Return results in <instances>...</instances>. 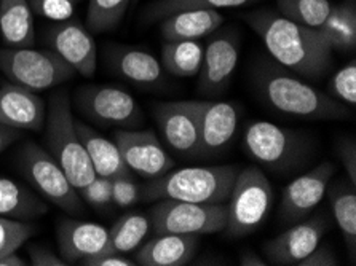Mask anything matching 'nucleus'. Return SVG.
<instances>
[{
  "mask_svg": "<svg viewBox=\"0 0 356 266\" xmlns=\"http://www.w3.org/2000/svg\"><path fill=\"white\" fill-rule=\"evenodd\" d=\"M280 66L305 78H320L332 66V48L318 29L302 26L268 8L243 16Z\"/></svg>",
  "mask_w": 356,
  "mask_h": 266,
  "instance_id": "f257e3e1",
  "label": "nucleus"
},
{
  "mask_svg": "<svg viewBox=\"0 0 356 266\" xmlns=\"http://www.w3.org/2000/svg\"><path fill=\"white\" fill-rule=\"evenodd\" d=\"M254 83L262 99L280 113L309 120H342L350 115L347 106L278 63L259 64L254 69Z\"/></svg>",
  "mask_w": 356,
  "mask_h": 266,
  "instance_id": "f03ea898",
  "label": "nucleus"
},
{
  "mask_svg": "<svg viewBox=\"0 0 356 266\" xmlns=\"http://www.w3.org/2000/svg\"><path fill=\"white\" fill-rule=\"evenodd\" d=\"M238 171V167L230 165L170 169L163 176L152 178V182L141 190V198L147 201L176 199L187 203L225 204Z\"/></svg>",
  "mask_w": 356,
  "mask_h": 266,
  "instance_id": "7ed1b4c3",
  "label": "nucleus"
},
{
  "mask_svg": "<svg viewBox=\"0 0 356 266\" xmlns=\"http://www.w3.org/2000/svg\"><path fill=\"white\" fill-rule=\"evenodd\" d=\"M45 124L48 153L55 158L72 185L80 192L93 181L96 172L79 138L71 99L64 90H59L51 96L47 108Z\"/></svg>",
  "mask_w": 356,
  "mask_h": 266,
  "instance_id": "20e7f679",
  "label": "nucleus"
},
{
  "mask_svg": "<svg viewBox=\"0 0 356 266\" xmlns=\"http://www.w3.org/2000/svg\"><path fill=\"white\" fill-rule=\"evenodd\" d=\"M243 149L252 160L273 172H288L302 166L312 153L305 134L270 122H251L243 134Z\"/></svg>",
  "mask_w": 356,
  "mask_h": 266,
  "instance_id": "39448f33",
  "label": "nucleus"
},
{
  "mask_svg": "<svg viewBox=\"0 0 356 266\" xmlns=\"http://www.w3.org/2000/svg\"><path fill=\"white\" fill-rule=\"evenodd\" d=\"M273 203L272 183L261 169L251 166L238 171L229 197L225 236L240 240L254 233L267 219Z\"/></svg>",
  "mask_w": 356,
  "mask_h": 266,
  "instance_id": "423d86ee",
  "label": "nucleus"
},
{
  "mask_svg": "<svg viewBox=\"0 0 356 266\" xmlns=\"http://www.w3.org/2000/svg\"><path fill=\"white\" fill-rule=\"evenodd\" d=\"M0 70L13 83L35 93L61 85L75 75V70L55 51L32 47L0 50Z\"/></svg>",
  "mask_w": 356,
  "mask_h": 266,
  "instance_id": "0eeeda50",
  "label": "nucleus"
},
{
  "mask_svg": "<svg viewBox=\"0 0 356 266\" xmlns=\"http://www.w3.org/2000/svg\"><path fill=\"white\" fill-rule=\"evenodd\" d=\"M149 220L155 235H211L224 231L227 224V206L159 199L149 210Z\"/></svg>",
  "mask_w": 356,
  "mask_h": 266,
  "instance_id": "6e6552de",
  "label": "nucleus"
},
{
  "mask_svg": "<svg viewBox=\"0 0 356 266\" xmlns=\"http://www.w3.org/2000/svg\"><path fill=\"white\" fill-rule=\"evenodd\" d=\"M19 167L31 185L43 198L58 206L64 213H82L83 203L79 198L77 188L72 185L48 150L34 142H28L19 151Z\"/></svg>",
  "mask_w": 356,
  "mask_h": 266,
  "instance_id": "1a4fd4ad",
  "label": "nucleus"
},
{
  "mask_svg": "<svg viewBox=\"0 0 356 266\" xmlns=\"http://www.w3.org/2000/svg\"><path fill=\"white\" fill-rule=\"evenodd\" d=\"M75 101L90 120L122 129H134L144 122L141 107L128 91L112 85H91L79 90Z\"/></svg>",
  "mask_w": 356,
  "mask_h": 266,
  "instance_id": "9d476101",
  "label": "nucleus"
},
{
  "mask_svg": "<svg viewBox=\"0 0 356 266\" xmlns=\"http://www.w3.org/2000/svg\"><path fill=\"white\" fill-rule=\"evenodd\" d=\"M240 58V37L235 31H220L203 47L198 72V93L204 97L227 91Z\"/></svg>",
  "mask_w": 356,
  "mask_h": 266,
  "instance_id": "9b49d317",
  "label": "nucleus"
},
{
  "mask_svg": "<svg viewBox=\"0 0 356 266\" xmlns=\"http://www.w3.org/2000/svg\"><path fill=\"white\" fill-rule=\"evenodd\" d=\"M129 171L147 178H157L175 167V160L163 149L154 131L118 129L115 140Z\"/></svg>",
  "mask_w": 356,
  "mask_h": 266,
  "instance_id": "f8f14e48",
  "label": "nucleus"
},
{
  "mask_svg": "<svg viewBox=\"0 0 356 266\" xmlns=\"http://www.w3.org/2000/svg\"><path fill=\"white\" fill-rule=\"evenodd\" d=\"M50 50L55 51L75 74L93 77L98 67V47L90 29L79 19H66L53 26L47 34Z\"/></svg>",
  "mask_w": 356,
  "mask_h": 266,
  "instance_id": "ddd939ff",
  "label": "nucleus"
},
{
  "mask_svg": "<svg viewBox=\"0 0 356 266\" xmlns=\"http://www.w3.org/2000/svg\"><path fill=\"white\" fill-rule=\"evenodd\" d=\"M200 101H171L154 106L155 120L171 149L197 156Z\"/></svg>",
  "mask_w": 356,
  "mask_h": 266,
  "instance_id": "4468645a",
  "label": "nucleus"
},
{
  "mask_svg": "<svg viewBox=\"0 0 356 266\" xmlns=\"http://www.w3.org/2000/svg\"><path fill=\"white\" fill-rule=\"evenodd\" d=\"M332 163L325 161L307 174L294 178L284 190L282 203V219L286 224H298L314 210L327 192L334 176Z\"/></svg>",
  "mask_w": 356,
  "mask_h": 266,
  "instance_id": "2eb2a0df",
  "label": "nucleus"
},
{
  "mask_svg": "<svg viewBox=\"0 0 356 266\" xmlns=\"http://www.w3.org/2000/svg\"><path fill=\"white\" fill-rule=\"evenodd\" d=\"M327 228L329 220L325 215H316L302 224H296L264 246L267 262L272 265L298 266L302 258H305L318 244H321Z\"/></svg>",
  "mask_w": 356,
  "mask_h": 266,
  "instance_id": "dca6fc26",
  "label": "nucleus"
},
{
  "mask_svg": "<svg viewBox=\"0 0 356 266\" xmlns=\"http://www.w3.org/2000/svg\"><path fill=\"white\" fill-rule=\"evenodd\" d=\"M238 126V108L232 102L200 101L198 149L195 158L218 155L227 145Z\"/></svg>",
  "mask_w": 356,
  "mask_h": 266,
  "instance_id": "f3484780",
  "label": "nucleus"
},
{
  "mask_svg": "<svg viewBox=\"0 0 356 266\" xmlns=\"http://www.w3.org/2000/svg\"><path fill=\"white\" fill-rule=\"evenodd\" d=\"M56 236L59 257L67 265H72L104 252L109 230L95 222L63 219L58 225Z\"/></svg>",
  "mask_w": 356,
  "mask_h": 266,
  "instance_id": "a211bd4d",
  "label": "nucleus"
},
{
  "mask_svg": "<svg viewBox=\"0 0 356 266\" xmlns=\"http://www.w3.org/2000/svg\"><path fill=\"white\" fill-rule=\"evenodd\" d=\"M47 107L42 97L16 83L0 88V124L29 131H40L45 126Z\"/></svg>",
  "mask_w": 356,
  "mask_h": 266,
  "instance_id": "6ab92c4d",
  "label": "nucleus"
},
{
  "mask_svg": "<svg viewBox=\"0 0 356 266\" xmlns=\"http://www.w3.org/2000/svg\"><path fill=\"white\" fill-rule=\"evenodd\" d=\"M107 63L118 77L138 86H159L165 80V70L159 59L141 48L111 47L107 51Z\"/></svg>",
  "mask_w": 356,
  "mask_h": 266,
  "instance_id": "aec40b11",
  "label": "nucleus"
},
{
  "mask_svg": "<svg viewBox=\"0 0 356 266\" xmlns=\"http://www.w3.org/2000/svg\"><path fill=\"white\" fill-rule=\"evenodd\" d=\"M197 247V235L160 233L139 249L136 262L143 266H184L193 258Z\"/></svg>",
  "mask_w": 356,
  "mask_h": 266,
  "instance_id": "412c9836",
  "label": "nucleus"
},
{
  "mask_svg": "<svg viewBox=\"0 0 356 266\" xmlns=\"http://www.w3.org/2000/svg\"><path fill=\"white\" fill-rule=\"evenodd\" d=\"M224 23V16L213 8L181 10L161 19L160 31L166 42L198 40L213 35Z\"/></svg>",
  "mask_w": 356,
  "mask_h": 266,
  "instance_id": "4be33fe9",
  "label": "nucleus"
},
{
  "mask_svg": "<svg viewBox=\"0 0 356 266\" xmlns=\"http://www.w3.org/2000/svg\"><path fill=\"white\" fill-rule=\"evenodd\" d=\"M75 128H77L79 138L82 140L96 176L115 178L129 174V169L125 161H123L115 142L106 139L104 135L96 133L93 128H90L88 124L82 122L75 120Z\"/></svg>",
  "mask_w": 356,
  "mask_h": 266,
  "instance_id": "5701e85b",
  "label": "nucleus"
},
{
  "mask_svg": "<svg viewBox=\"0 0 356 266\" xmlns=\"http://www.w3.org/2000/svg\"><path fill=\"white\" fill-rule=\"evenodd\" d=\"M0 37L10 48L34 47V13L28 0H0Z\"/></svg>",
  "mask_w": 356,
  "mask_h": 266,
  "instance_id": "b1692460",
  "label": "nucleus"
},
{
  "mask_svg": "<svg viewBox=\"0 0 356 266\" xmlns=\"http://www.w3.org/2000/svg\"><path fill=\"white\" fill-rule=\"evenodd\" d=\"M47 210L48 206L28 187L0 177V217L28 220L43 215Z\"/></svg>",
  "mask_w": 356,
  "mask_h": 266,
  "instance_id": "393cba45",
  "label": "nucleus"
},
{
  "mask_svg": "<svg viewBox=\"0 0 356 266\" xmlns=\"http://www.w3.org/2000/svg\"><path fill=\"white\" fill-rule=\"evenodd\" d=\"M318 32L325 37L332 50H355L356 47V8L353 0H345L331 7L327 18Z\"/></svg>",
  "mask_w": 356,
  "mask_h": 266,
  "instance_id": "a878e982",
  "label": "nucleus"
},
{
  "mask_svg": "<svg viewBox=\"0 0 356 266\" xmlns=\"http://www.w3.org/2000/svg\"><path fill=\"white\" fill-rule=\"evenodd\" d=\"M202 61L203 45L198 40H171L161 48V67L175 77H195Z\"/></svg>",
  "mask_w": 356,
  "mask_h": 266,
  "instance_id": "bb28decb",
  "label": "nucleus"
},
{
  "mask_svg": "<svg viewBox=\"0 0 356 266\" xmlns=\"http://www.w3.org/2000/svg\"><path fill=\"white\" fill-rule=\"evenodd\" d=\"M150 228V220L147 215L141 213H129L122 215L109 230V240L104 252L129 253L141 246V242L147 236Z\"/></svg>",
  "mask_w": 356,
  "mask_h": 266,
  "instance_id": "cd10ccee",
  "label": "nucleus"
},
{
  "mask_svg": "<svg viewBox=\"0 0 356 266\" xmlns=\"http://www.w3.org/2000/svg\"><path fill=\"white\" fill-rule=\"evenodd\" d=\"M331 199V208L334 219L337 222V226L341 228L345 244H347L352 258L355 260L356 249V194L355 187L345 188L339 185L336 190L329 193Z\"/></svg>",
  "mask_w": 356,
  "mask_h": 266,
  "instance_id": "c85d7f7f",
  "label": "nucleus"
},
{
  "mask_svg": "<svg viewBox=\"0 0 356 266\" xmlns=\"http://www.w3.org/2000/svg\"><path fill=\"white\" fill-rule=\"evenodd\" d=\"M257 0H155L149 3L143 13V19L147 23L161 21L166 16H170L181 10L188 8H236L243 5H250Z\"/></svg>",
  "mask_w": 356,
  "mask_h": 266,
  "instance_id": "c756f323",
  "label": "nucleus"
},
{
  "mask_svg": "<svg viewBox=\"0 0 356 266\" xmlns=\"http://www.w3.org/2000/svg\"><path fill=\"white\" fill-rule=\"evenodd\" d=\"M329 0H277V12L302 26L318 29L331 12Z\"/></svg>",
  "mask_w": 356,
  "mask_h": 266,
  "instance_id": "7c9ffc66",
  "label": "nucleus"
},
{
  "mask_svg": "<svg viewBox=\"0 0 356 266\" xmlns=\"http://www.w3.org/2000/svg\"><path fill=\"white\" fill-rule=\"evenodd\" d=\"M131 0H90L86 27L93 34L109 32L122 23Z\"/></svg>",
  "mask_w": 356,
  "mask_h": 266,
  "instance_id": "2f4dec72",
  "label": "nucleus"
},
{
  "mask_svg": "<svg viewBox=\"0 0 356 266\" xmlns=\"http://www.w3.org/2000/svg\"><path fill=\"white\" fill-rule=\"evenodd\" d=\"M35 233V226L19 219L0 217V258L16 252Z\"/></svg>",
  "mask_w": 356,
  "mask_h": 266,
  "instance_id": "473e14b6",
  "label": "nucleus"
},
{
  "mask_svg": "<svg viewBox=\"0 0 356 266\" xmlns=\"http://www.w3.org/2000/svg\"><path fill=\"white\" fill-rule=\"evenodd\" d=\"M329 96L337 99L342 104H356V63L350 61L347 66L339 69L332 75L327 85Z\"/></svg>",
  "mask_w": 356,
  "mask_h": 266,
  "instance_id": "72a5a7b5",
  "label": "nucleus"
},
{
  "mask_svg": "<svg viewBox=\"0 0 356 266\" xmlns=\"http://www.w3.org/2000/svg\"><path fill=\"white\" fill-rule=\"evenodd\" d=\"M34 15L50 21L71 19L80 0H28Z\"/></svg>",
  "mask_w": 356,
  "mask_h": 266,
  "instance_id": "f704fd0d",
  "label": "nucleus"
},
{
  "mask_svg": "<svg viewBox=\"0 0 356 266\" xmlns=\"http://www.w3.org/2000/svg\"><path fill=\"white\" fill-rule=\"evenodd\" d=\"M139 199H141V187L133 181L129 174L112 178V203L118 208H129Z\"/></svg>",
  "mask_w": 356,
  "mask_h": 266,
  "instance_id": "c9c22d12",
  "label": "nucleus"
},
{
  "mask_svg": "<svg viewBox=\"0 0 356 266\" xmlns=\"http://www.w3.org/2000/svg\"><path fill=\"white\" fill-rule=\"evenodd\" d=\"M80 192L86 203L96 209H104L112 204V178L96 176Z\"/></svg>",
  "mask_w": 356,
  "mask_h": 266,
  "instance_id": "e433bc0d",
  "label": "nucleus"
},
{
  "mask_svg": "<svg viewBox=\"0 0 356 266\" xmlns=\"http://www.w3.org/2000/svg\"><path fill=\"white\" fill-rule=\"evenodd\" d=\"M339 258L327 246H318L305 258H302L298 266H337Z\"/></svg>",
  "mask_w": 356,
  "mask_h": 266,
  "instance_id": "4c0bfd02",
  "label": "nucleus"
},
{
  "mask_svg": "<svg viewBox=\"0 0 356 266\" xmlns=\"http://www.w3.org/2000/svg\"><path fill=\"white\" fill-rule=\"evenodd\" d=\"M29 260L31 265L34 266H66L67 263L51 252L50 249L45 246H39V244H31L29 246Z\"/></svg>",
  "mask_w": 356,
  "mask_h": 266,
  "instance_id": "58836bf2",
  "label": "nucleus"
},
{
  "mask_svg": "<svg viewBox=\"0 0 356 266\" xmlns=\"http://www.w3.org/2000/svg\"><path fill=\"white\" fill-rule=\"evenodd\" d=\"M86 266H134L136 263L123 253L117 252H101L95 257H90L82 262Z\"/></svg>",
  "mask_w": 356,
  "mask_h": 266,
  "instance_id": "ea45409f",
  "label": "nucleus"
},
{
  "mask_svg": "<svg viewBox=\"0 0 356 266\" xmlns=\"http://www.w3.org/2000/svg\"><path fill=\"white\" fill-rule=\"evenodd\" d=\"M339 158H341L345 171L348 174L350 185H356V147L353 140H343L339 149Z\"/></svg>",
  "mask_w": 356,
  "mask_h": 266,
  "instance_id": "a19ab883",
  "label": "nucleus"
},
{
  "mask_svg": "<svg viewBox=\"0 0 356 266\" xmlns=\"http://www.w3.org/2000/svg\"><path fill=\"white\" fill-rule=\"evenodd\" d=\"M240 265L243 266H266L267 260H264L261 255H257L252 249H246L240 255Z\"/></svg>",
  "mask_w": 356,
  "mask_h": 266,
  "instance_id": "79ce46f5",
  "label": "nucleus"
},
{
  "mask_svg": "<svg viewBox=\"0 0 356 266\" xmlns=\"http://www.w3.org/2000/svg\"><path fill=\"white\" fill-rule=\"evenodd\" d=\"M16 138H18L16 129L5 126V124H0V153H2L13 140H16Z\"/></svg>",
  "mask_w": 356,
  "mask_h": 266,
  "instance_id": "37998d69",
  "label": "nucleus"
},
{
  "mask_svg": "<svg viewBox=\"0 0 356 266\" xmlns=\"http://www.w3.org/2000/svg\"><path fill=\"white\" fill-rule=\"evenodd\" d=\"M26 265L28 263H26L21 257H18L16 252L3 255V257L0 258V266H26Z\"/></svg>",
  "mask_w": 356,
  "mask_h": 266,
  "instance_id": "c03bdc74",
  "label": "nucleus"
},
{
  "mask_svg": "<svg viewBox=\"0 0 356 266\" xmlns=\"http://www.w3.org/2000/svg\"><path fill=\"white\" fill-rule=\"evenodd\" d=\"M139 2V0H131V3H138Z\"/></svg>",
  "mask_w": 356,
  "mask_h": 266,
  "instance_id": "a18cd8bd",
  "label": "nucleus"
}]
</instances>
